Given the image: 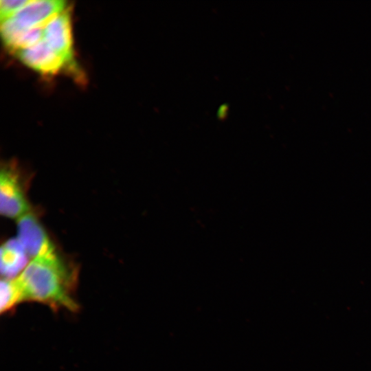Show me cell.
I'll use <instances>...</instances> for the list:
<instances>
[{
  "label": "cell",
  "mask_w": 371,
  "mask_h": 371,
  "mask_svg": "<svg viewBox=\"0 0 371 371\" xmlns=\"http://www.w3.org/2000/svg\"><path fill=\"white\" fill-rule=\"evenodd\" d=\"M43 39L58 54L74 64L70 11L66 9L52 19L43 29Z\"/></svg>",
  "instance_id": "obj_4"
},
{
  "label": "cell",
  "mask_w": 371,
  "mask_h": 371,
  "mask_svg": "<svg viewBox=\"0 0 371 371\" xmlns=\"http://www.w3.org/2000/svg\"><path fill=\"white\" fill-rule=\"evenodd\" d=\"M14 280L21 302H35L71 311L78 308L74 297L76 269L56 249L32 258Z\"/></svg>",
  "instance_id": "obj_1"
},
{
  "label": "cell",
  "mask_w": 371,
  "mask_h": 371,
  "mask_svg": "<svg viewBox=\"0 0 371 371\" xmlns=\"http://www.w3.org/2000/svg\"><path fill=\"white\" fill-rule=\"evenodd\" d=\"M16 54L23 64L43 74H55L65 67H75L52 49L43 39Z\"/></svg>",
  "instance_id": "obj_5"
},
{
  "label": "cell",
  "mask_w": 371,
  "mask_h": 371,
  "mask_svg": "<svg viewBox=\"0 0 371 371\" xmlns=\"http://www.w3.org/2000/svg\"><path fill=\"white\" fill-rule=\"evenodd\" d=\"M16 239L32 258L56 249L36 216L28 212L18 219Z\"/></svg>",
  "instance_id": "obj_3"
},
{
  "label": "cell",
  "mask_w": 371,
  "mask_h": 371,
  "mask_svg": "<svg viewBox=\"0 0 371 371\" xmlns=\"http://www.w3.org/2000/svg\"><path fill=\"white\" fill-rule=\"evenodd\" d=\"M21 302V295L14 278H4L1 282V313L6 312Z\"/></svg>",
  "instance_id": "obj_8"
},
{
  "label": "cell",
  "mask_w": 371,
  "mask_h": 371,
  "mask_svg": "<svg viewBox=\"0 0 371 371\" xmlns=\"http://www.w3.org/2000/svg\"><path fill=\"white\" fill-rule=\"evenodd\" d=\"M67 9L62 0H29L11 17L22 27H45L54 16Z\"/></svg>",
  "instance_id": "obj_6"
},
{
  "label": "cell",
  "mask_w": 371,
  "mask_h": 371,
  "mask_svg": "<svg viewBox=\"0 0 371 371\" xmlns=\"http://www.w3.org/2000/svg\"><path fill=\"white\" fill-rule=\"evenodd\" d=\"M28 1L29 0H1V21L11 17L21 8H23Z\"/></svg>",
  "instance_id": "obj_9"
},
{
  "label": "cell",
  "mask_w": 371,
  "mask_h": 371,
  "mask_svg": "<svg viewBox=\"0 0 371 371\" xmlns=\"http://www.w3.org/2000/svg\"><path fill=\"white\" fill-rule=\"evenodd\" d=\"M1 214L19 219L30 212L25 188L16 165H3L0 173Z\"/></svg>",
  "instance_id": "obj_2"
},
{
  "label": "cell",
  "mask_w": 371,
  "mask_h": 371,
  "mask_svg": "<svg viewBox=\"0 0 371 371\" xmlns=\"http://www.w3.org/2000/svg\"><path fill=\"white\" fill-rule=\"evenodd\" d=\"M28 255L16 239L6 241L1 248V273L6 279L17 277L26 267Z\"/></svg>",
  "instance_id": "obj_7"
}]
</instances>
